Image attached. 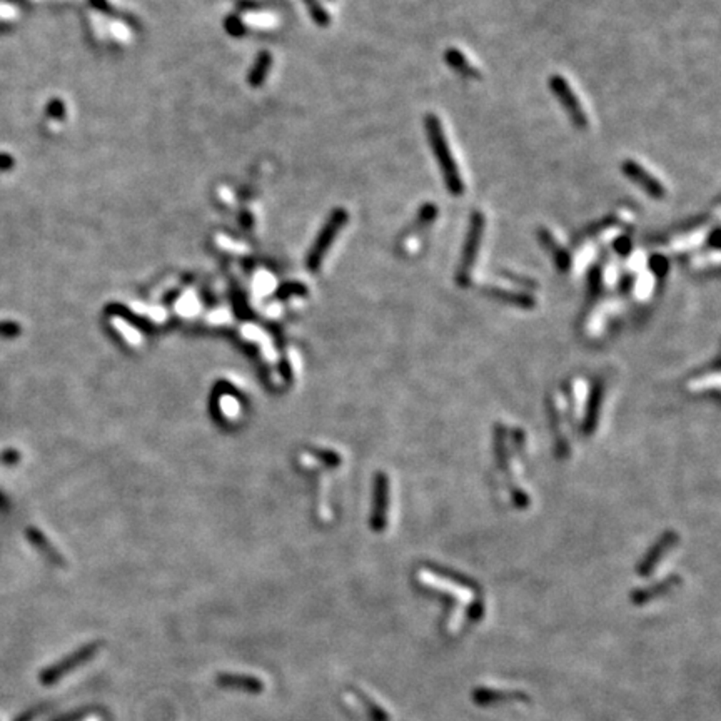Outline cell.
I'll use <instances>...</instances> for the list:
<instances>
[{"label": "cell", "mask_w": 721, "mask_h": 721, "mask_svg": "<svg viewBox=\"0 0 721 721\" xmlns=\"http://www.w3.org/2000/svg\"><path fill=\"white\" fill-rule=\"evenodd\" d=\"M425 130L432 154H434V159L438 162L441 175H443L446 189H448L451 196H461L464 192V180L461 177V173H459L456 159H454L453 152H451L449 142L446 139L439 117L436 114H426Z\"/></svg>", "instance_id": "6da1fadb"}, {"label": "cell", "mask_w": 721, "mask_h": 721, "mask_svg": "<svg viewBox=\"0 0 721 721\" xmlns=\"http://www.w3.org/2000/svg\"><path fill=\"white\" fill-rule=\"evenodd\" d=\"M349 220L348 211L342 209V207H337V209L332 211L329 214L326 222H324L322 229L319 231L318 237H315L313 247L309 249L308 259H306V265L311 272H318L321 269V264L324 258H326L329 247L332 246V242L336 241V237L339 236L341 229L344 227V224Z\"/></svg>", "instance_id": "7a4b0ae2"}, {"label": "cell", "mask_w": 721, "mask_h": 721, "mask_svg": "<svg viewBox=\"0 0 721 721\" xmlns=\"http://www.w3.org/2000/svg\"><path fill=\"white\" fill-rule=\"evenodd\" d=\"M484 225H486V219H484L483 213H479V211L472 213L471 220H470V227H468L466 241H464V246H463L461 261H459L458 276H456L458 282L461 284V286H468V284L471 282L472 268H475L477 251H479L481 241H483V236H484Z\"/></svg>", "instance_id": "3957f363"}, {"label": "cell", "mask_w": 721, "mask_h": 721, "mask_svg": "<svg viewBox=\"0 0 721 721\" xmlns=\"http://www.w3.org/2000/svg\"><path fill=\"white\" fill-rule=\"evenodd\" d=\"M549 89L554 94V97L558 99V102L561 104V107L570 117L571 124L578 129H586L588 127V115L581 106L579 99L576 97L573 89L570 87L568 80L563 77V75H553L549 79Z\"/></svg>", "instance_id": "277c9868"}, {"label": "cell", "mask_w": 721, "mask_h": 721, "mask_svg": "<svg viewBox=\"0 0 721 721\" xmlns=\"http://www.w3.org/2000/svg\"><path fill=\"white\" fill-rule=\"evenodd\" d=\"M621 170H623V174L631 180V182L637 184L639 189H643L650 197L663 199L666 196V189L663 184H661V180L656 179L650 170L644 169L637 161H625L623 165H621Z\"/></svg>", "instance_id": "5b68a950"}, {"label": "cell", "mask_w": 721, "mask_h": 721, "mask_svg": "<svg viewBox=\"0 0 721 721\" xmlns=\"http://www.w3.org/2000/svg\"><path fill=\"white\" fill-rule=\"evenodd\" d=\"M270 65H272V56L270 52L263 51L256 58L254 65L247 75V82H249L251 87H261L265 82V77L269 75Z\"/></svg>", "instance_id": "8992f818"}, {"label": "cell", "mask_w": 721, "mask_h": 721, "mask_svg": "<svg viewBox=\"0 0 721 721\" xmlns=\"http://www.w3.org/2000/svg\"><path fill=\"white\" fill-rule=\"evenodd\" d=\"M446 62H448L454 70H458L459 74L477 75V72L472 69V65L468 62V58L464 57L461 52L456 51V49H449V51L446 52Z\"/></svg>", "instance_id": "52a82bcc"}, {"label": "cell", "mask_w": 721, "mask_h": 721, "mask_svg": "<svg viewBox=\"0 0 721 721\" xmlns=\"http://www.w3.org/2000/svg\"><path fill=\"white\" fill-rule=\"evenodd\" d=\"M27 538H29L30 543H32L34 546L39 549V551H42L45 556L49 558V560H54L56 563L61 561V558H58V554L56 553V549H54L51 544H49V541L45 539V536L40 533V531L34 529V528L27 529Z\"/></svg>", "instance_id": "ba28073f"}, {"label": "cell", "mask_w": 721, "mask_h": 721, "mask_svg": "<svg viewBox=\"0 0 721 721\" xmlns=\"http://www.w3.org/2000/svg\"><path fill=\"white\" fill-rule=\"evenodd\" d=\"M306 8H308L311 19H313L319 27H327L329 22H331V17L326 8L319 0H303Z\"/></svg>", "instance_id": "9c48e42d"}, {"label": "cell", "mask_w": 721, "mask_h": 721, "mask_svg": "<svg viewBox=\"0 0 721 721\" xmlns=\"http://www.w3.org/2000/svg\"><path fill=\"white\" fill-rule=\"evenodd\" d=\"M541 241H543V244L548 247L549 251H554L556 254H554V258H556V263L558 265H560V269H566L568 268V263H570V259H568V256L565 254V251L560 249V246L556 244V241H554L553 236L546 231H541Z\"/></svg>", "instance_id": "30bf717a"}, {"label": "cell", "mask_w": 721, "mask_h": 721, "mask_svg": "<svg viewBox=\"0 0 721 721\" xmlns=\"http://www.w3.org/2000/svg\"><path fill=\"white\" fill-rule=\"evenodd\" d=\"M488 292L493 297H496V299L506 301V303H516V304H521V306L522 304H528V306L533 304V299H531V297L525 296V294H516V292H513V291L494 289V287H493V289H489Z\"/></svg>", "instance_id": "8fae6325"}, {"label": "cell", "mask_w": 721, "mask_h": 721, "mask_svg": "<svg viewBox=\"0 0 721 721\" xmlns=\"http://www.w3.org/2000/svg\"><path fill=\"white\" fill-rule=\"evenodd\" d=\"M45 114H47V117H51V119H56V120L64 119L65 117L64 102L58 101V99H52V101L47 104V107H45Z\"/></svg>", "instance_id": "7c38bea8"}, {"label": "cell", "mask_w": 721, "mask_h": 721, "mask_svg": "<svg viewBox=\"0 0 721 721\" xmlns=\"http://www.w3.org/2000/svg\"><path fill=\"white\" fill-rule=\"evenodd\" d=\"M22 327L17 322L12 321H2L0 322V337H7V339H12V337H17L20 334Z\"/></svg>", "instance_id": "4fadbf2b"}, {"label": "cell", "mask_w": 721, "mask_h": 721, "mask_svg": "<svg viewBox=\"0 0 721 721\" xmlns=\"http://www.w3.org/2000/svg\"><path fill=\"white\" fill-rule=\"evenodd\" d=\"M225 30H227L229 34L234 35V37H239V35H244V25H242V22L237 19V17H229L227 20H225Z\"/></svg>", "instance_id": "5bb4252c"}, {"label": "cell", "mask_w": 721, "mask_h": 721, "mask_svg": "<svg viewBox=\"0 0 721 721\" xmlns=\"http://www.w3.org/2000/svg\"><path fill=\"white\" fill-rule=\"evenodd\" d=\"M15 165V161L8 154H0V170H11Z\"/></svg>", "instance_id": "9a60e30c"}]
</instances>
